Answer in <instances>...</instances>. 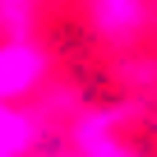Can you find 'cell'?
Returning a JSON list of instances; mask_svg holds the SVG:
<instances>
[{
    "label": "cell",
    "mask_w": 157,
    "mask_h": 157,
    "mask_svg": "<svg viewBox=\"0 0 157 157\" xmlns=\"http://www.w3.org/2000/svg\"><path fill=\"white\" fill-rule=\"evenodd\" d=\"M56 56L37 33L0 37V102H37L51 88Z\"/></svg>",
    "instance_id": "6da1fadb"
},
{
    "label": "cell",
    "mask_w": 157,
    "mask_h": 157,
    "mask_svg": "<svg viewBox=\"0 0 157 157\" xmlns=\"http://www.w3.org/2000/svg\"><path fill=\"white\" fill-rule=\"evenodd\" d=\"M88 33L116 51L139 46L157 23V0H78Z\"/></svg>",
    "instance_id": "7a4b0ae2"
},
{
    "label": "cell",
    "mask_w": 157,
    "mask_h": 157,
    "mask_svg": "<svg viewBox=\"0 0 157 157\" xmlns=\"http://www.w3.org/2000/svg\"><path fill=\"white\" fill-rule=\"evenodd\" d=\"M46 116L33 102H0V157H37Z\"/></svg>",
    "instance_id": "3957f363"
},
{
    "label": "cell",
    "mask_w": 157,
    "mask_h": 157,
    "mask_svg": "<svg viewBox=\"0 0 157 157\" xmlns=\"http://www.w3.org/2000/svg\"><path fill=\"white\" fill-rule=\"evenodd\" d=\"M5 33H37V0H0V37Z\"/></svg>",
    "instance_id": "277c9868"
},
{
    "label": "cell",
    "mask_w": 157,
    "mask_h": 157,
    "mask_svg": "<svg viewBox=\"0 0 157 157\" xmlns=\"http://www.w3.org/2000/svg\"><path fill=\"white\" fill-rule=\"evenodd\" d=\"M120 78L129 93H152L157 88V60H143V56H129L120 65Z\"/></svg>",
    "instance_id": "5b68a950"
},
{
    "label": "cell",
    "mask_w": 157,
    "mask_h": 157,
    "mask_svg": "<svg viewBox=\"0 0 157 157\" xmlns=\"http://www.w3.org/2000/svg\"><path fill=\"white\" fill-rule=\"evenodd\" d=\"M56 157H139L125 139H111V143H97V148H69V152H56Z\"/></svg>",
    "instance_id": "8992f818"
}]
</instances>
